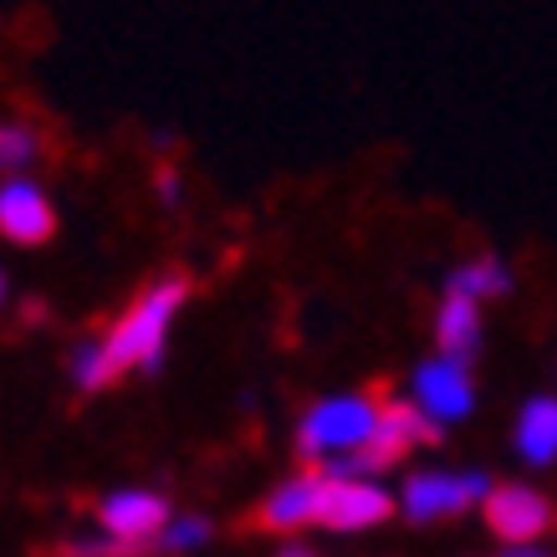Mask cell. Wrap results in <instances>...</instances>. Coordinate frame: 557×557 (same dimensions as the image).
<instances>
[{
	"mask_svg": "<svg viewBox=\"0 0 557 557\" xmlns=\"http://www.w3.org/2000/svg\"><path fill=\"white\" fill-rule=\"evenodd\" d=\"M379 414H384V405L373 394H327L297 424V456L312 466L363 456L379 435Z\"/></svg>",
	"mask_w": 557,
	"mask_h": 557,
	"instance_id": "1",
	"label": "cell"
},
{
	"mask_svg": "<svg viewBox=\"0 0 557 557\" xmlns=\"http://www.w3.org/2000/svg\"><path fill=\"white\" fill-rule=\"evenodd\" d=\"M185 292H189L185 276H159V282L138 292V302L102 333V343H108L119 373H128V369L153 373L164 363V343H170V327H174V318H180Z\"/></svg>",
	"mask_w": 557,
	"mask_h": 557,
	"instance_id": "2",
	"label": "cell"
},
{
	"mask_svg": "<svg viewBox=\"0 0 557 557\" xmlns=\"http://www.w3.org/2000/svg\"><path fill=\"white\" fill-rule=\"evenodd\" d=\"M491 475L481 471H409L405 486H399V511H405L409 522H445V517H460V511H471L475 502L486 507L491 496Z\"/></svg>",
	"mask_w": 557,
	"mask_h": 557,
	"instance_id": "3",
	"label": "cell"
},
{
	"mask_svg": "<svg viewBox=\"0 0 557 557\" xmlns=\"http://www.w3.org/2000/svg\"><path fill=\"white\" fill-rule=\"evenodd\" d=\"M409 405L420 409L430 424H460L466 414L475 409V379L471 369L460 363V358H424V363H414V373H409Z\"/></svg>",
	"mask_w": 557,
	"mask_h": 557,
	"instance_id": "4",
	"label": "cell"
},
{
	"mask_svg": "<svg viewBox=\"0 0 557 557\" xmlns=\"http://www.w3.org/2000/svg\"><path fill=\"white\" fill-rule=\"evenodd\" d=\"M481 511H486V527L507 542V547H532V542H542L547 532H553V522H557L553 502H547L537 486H522V481L496 486Z\"/></svg>",
	"mask_w": 557,
	"mask_h": 557,
	"instance_id": "5",
	"label": "cell"
},
{
	"mask_svg": "<svg viewBox=\"0 0 557 557\" xmlns=\"http://www.w3.org/2000/svg\"><path fill=\"white\" fill-rule=\"evenodd\" d=\"M170 502L159 491H144V486H123V491H108L98 502V527L108 532L113 542L123 547H144V542H159L164 527H170Z\"/></svg>",
	"mask_w": 557,
	"mask_h": 557,
	"instance_id": "6",
	"label": "cell"
},
{
	"mask_svg": "<svg viewBox=\"0 0 557 557\" xmlns=\"http://www.w3.org/2000/svg\"><path fill=\"white\" fill-rule=\"evenodd\" d=\"M394 511H399L394 491H384L373 475H348V481H327L318 522L327 532H369V527H384Z\"/></svg>",
	"mask_w": 557,
	"mask_h": 557,
	"instance_id": "7",
	"label": "cell"
},
{
	"mask_svg": "<svg viewBox=\"0 0 557 557\" xmlns=\"http://www.w3.org/2000/svg\"><path fill=\"white\" fill-rule=\"evenodd\" d=\"M440 440V424H430L420 409L409 405V399H388L384 414H379V435L373 445L358 456V475H379L388 466H399L409 450H420V445H435Z\"/></svg>",
	"mask_w": 557,
	"mask_h": 557,
	"instance_id": "8",
	"label": "cell"
},
{
	"mask_svg": "<svg viewBox=\"0 0 557 557\" xmlns=\"http://www.w3.org/2000/svg\"><path fill=\"white\" fill-rule=\"evenodd\" d=\"M0 236L11 246H47L57 236V205L32 174L0 180Z\"/></svg>",
	"mask_w": 557,
	"mask_h": 557,
	"instance_id": "9",
	"label": "cell"
},
{
	"mask_svg": "<svg viewBox=\"0 0 557 557\" xmlns=\"http://www.w3.org/2000/svg\"><path fill=\"white\" fill-rule=\"evenodd\" d=\"M322 496H327V475L322 471L287 475L261 502V527H271V532H302V527H312L322 517Z\"/></svg>",
	"mask_w": 557,
	"mask_h": 557,
	"instance_id": "10",
	"label": "cell"
},
{
	"mask_svg": "<svg viewBox=\"0 0 557 557\" xmlns=\"http://www.w3.org/2000/svg\"><path fill=\"white\" fill-rule=\"evenodd\" d=\"M511 445L527 466H553L557 460V394H532L522 409H517V430H511Z\"/></svg>",
	"mask_w": 557,
	"mask_h": 557,
	"instance_id": "11",
	"label": "cell"
},
{
	"mask_svg": "<svg viewBox=\"0 0 557 557\" xmlns=\"http://www.w3.org/2000/svg\"><path fill=\"white\" fill-rule=\"evenodd\" d=\"M435 343L445 358H460V363H466V358L481 348V307L445 292V302H440V312H435Z\"/></svg>",
	"mask_w": 557,
	"mask_h": 557,
	"instance_id": "12",
	"label": "cell"
},
{
	"mask_svg": "<svg viewBox=\"0 0 557 557\" xmlns=\"http://www.w3.org/2000/svg\"><path fill=\"white\" fill-rule=\"evenodd\" d=\"M445 292L481 307V302H491V297H507L511 271L502 267V256H475V261H460V267L445 276Z\"/></svg>",
	"mask_w": 557,
	"mask_h": 557,
	"instance_id": "13",
	"label": "cell"
},
{
	"mask_svg": "<svg viewBox=\"0 0 557 557\" xmlns=\"http://www.w3.org/2000/svg\"><path fill=\"white\" fill-rule=\"evenodd\" d=\"M41 159V134L26 119H0V180H21L32 174V164Z\"/></svg>",
	"mask_w": 557,
	"mask_h": 557,
	"instance_id": "14",
	"label": "cell"
},
{
	"mask_svg": "<svg viewBox=\"0 0 557 557\" xmlns=\"http://www.w3.org/2000/svg\"><path fill=\"white\" fill-rule=\"evenodd\" d=\"M67 369H72V384L77 388H108L113 379H119V363H113V354H108V343L102 338H83L77 348H72L67 358Z\"/></svg>",
	"mask_w": 557,
	"mask_h": 557,
	"instance_id": "15",
	"label": "cell"
},
{
	"mask_svg": "<svg viewBox=\"0 0 557 557\" xmlns=\"http://www.w3.org/2000/svg\"><path fill=\"white\" fill-rule=\"evenodd\" d=\"M205 542H210V522H205V517H174V522L164 527L159 547H164V553H195Z\"/></svg>",
	"mask_w": 557,
	"mask_h": 557,
	"instance_id": "16",
	"label": "cell"
},
{
	"mask_svg": "<svg viewBox=\"0 0 557 557\" xmlns=\"http://www.w3.org/2000/svg\"><path fill=\"white\" fill-rule=\"evenodd\" d=\"M134 547H123V542H113L108 532H98V537H77L62 547V557H128Z\"/></svg>",
	"mask_w": 557,
	"mask_h": 557,
	"instance_id": "17",
	"label": "cell"
},
{
	"mask_svg": "<svg viewBox=\"0 0 557 557\" xmlns=\"http://www.w3.org/2000/svg\"><path fill=\"white\" fill-rule=\"evenodd\" d=\"M159 200L180 205V174H174V170H159Z\"/></svg>",
	"mask_w": 557,
	"mask_h": 557,
	"instance_id": "18",
	"label": "cell"
},
{
	"mask_svg": "<svg viewBox=\"0 0 557 557\" xmlns=\"http://www.w3.org/2000/svg\"><path fill=\"white\" fill-rule=\"evenodd\" d=\"M276 557H318V553H312V547H302V542H292V547H282Z\"/></svg>",
	"mask_w": 557,
	"mask_h": 557,
	"instance_id": "19",
	"label": "cell"
},
{
	"mask_svg": "<svg viewBox=\"0 0 557 557\" xmlns=\"http://www.w3.org/2000/svg\"><path fill=\"white\" fill-rule=\"evenodd\" d=\"M502 557H547V553H537V547H507Z\"/></svg>",
	"mask_w": 557,
	"mask_h": 557,
	"instance_id": "20",
	"label": "cell"
},
{
	"mask_svg": "<svg viewBox=\"0 0 557 557\" xmlns=\"http://www.w3.org/2000/svg\"><path fill=\"white\" fill-rule=\"evenodd\" d=\"M5 302H11V282H5V271H0V312H5Z\"/></svg>",
	"mask_w": 557,
	"mask_h": 557,
	"instance_id": "21",
	"label": "cell"
}]
</instances>
